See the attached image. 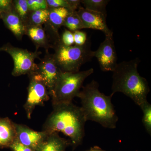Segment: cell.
Returning a JSON list of instances; mask_svg holds the SVG:
<instances>
[{"mask_svg":"<svg viewBox=\"0 0 151 151\" xmlns=\"http://www.w3.org/2000/svg\"><path fill=\"white\" fill-rule=\"evenodd\" d=\"M94 57L97 58L102 71L113 72L118 63L113 34L105 36V40L94 51Z\"/></svg>","mask_w":151,"mask_h":151,"instance_id":"obj_8","label":"cell"},{"mask_svg":"<svg viewBox=\"0 0 151 151\" xmlns=\"http://www.w3.org/2000/svg\"><path fill=\"white\" fill-rule=\"evenodd\" d=\"M70 140L61 137L58 133H49L35 151H65Z\"/></svg>","mask_w":151,"mask_h":151,"instance_id":"obj_13","label":"cell"},{"mask_svg":"<svg viewBox=\"0 0 151 151\" xmlns=\"http://www.w3.org/2000/svg\"><path fill=\"white\" fill-rule=\"evenodd\" d=\"M26 34L27 35L37 47H45L46 45V35L41 26L27 27Z\"/></svg>","mask_w":151,"mask_h":151,"instance_id":"obj_16","label":"cell"},{"mask_svg":"<svg viewBox=\"0 0 151 151\" xmlns=\"http://www.w3.org/2000/svg\"><path fill=\"white\" fill-rule=\"evenodd\" d=\"M76 12L85 29L101 31L105 36L113 34V32L108 27L106 17L103 14L89 10L81 6Z\"/></svg>","mask_w":151,"mask_h":151,"instance_id":"obj_10","label":"cell"},{"mask_svg":"<svg viewBox=\"0 0 151 151\" xmlns=\"http://www.w3.org/2000/svg\"><path fill=\"white\" fill-rule=\"evenodd\" d=\"M0 51L9 53L13 60L14 67L12 74L14 76L29 75L37 69V64L35 62V58L38 57L37 52H32L27 49L15 47L9 43L0 47Z\"/></svg>","mask_w":151,"mask_h":151,"instance_id":"obj_6","label":"cell"},{"mask_svg":"<svg viewBox=\"0 0 151 151\" xmlns=\"http://www.w3.org/2000/svg\"><path fill=\"white\" fill-rule=\"evenodd\" d=\"M29 76L30 80L27 98L24 107L28 119H30L35 107L42 106L50 97L48 89L40 76L35 73Z\"/></svg>","mask_w":151,"mask_h":151,"instance_id":"obj_7","label":"cell"},{"mask_svg":"<svg viewBox=\"0 0 151 151\" xmlns=\"http://www.w3.org/2000/svg\"><path fill=\"white\" fill-rule=\"evenodd\" d=\"M14 9L26 27L30 11L29 10L27 0L13 1Z\"/></svg>","mask_w":151,"mask_h":151,"instance_id":"obj_20","label":"cell"},{"mask_svg":"<svg viewBox=\"0 0 151 151\" xmlns=\"http://www.w3.org/2000/svg\"><path fill=\"white\" fill-rule=\"evenodd\" d=\"M93 72V68L77 72H62L50 97L52 105L72 102L81 91L85 79Z\"/></svg>","mask_w":151,"mask_h":151,"instance_id":"obj_5","label":"cell"},{"mask_svg":"<svg viewBox=\"0 0 151 151\" xmlns=\"http://www.w3.org/2000/svg\"><path fill=\"white\" fill-rule=\"evenodd\" d=\"M89 151H104L103 150H101V149H100V148L98 147H94L92 148L91 150H90Z\"/></svg>","mask_w":151,"mask_h":151,"instance_id":"obj_28","label":"cell"},{"mask_svg":"<svg viewBox=\"0 0 151 151\" xmlns=\"http://www.w3.org/2000/svg\"><path fill=\"white\" fill-rule=\"evenodd\" d=\"M63 26L67 28L68 30L72 32L85 29L83 23L76 11L69 12L65 19Z\"/></svg>","mask_w":151,"mask_h":151,"instance_id":"obj_19","label":"cell"},{"mask_svg":"<svg viewBox=\"0 0 151 151\" xmlns=\"http://www.w3.org/2000/svg\"><path fill=\"white\" fill-rule=\"evenodd\" d=\"M49 14V9L30 12L26 25V29L30 27L41 26L47 22Z\"/></svg>","mask_w":151,"mask_h":151,"instance_id":"obj_17","label":"cell"},{"mask_svg":"<svg viewBox=\"0 0 151 151\" xmlns=\"http://www.w3.org/2000/svg\"><path fill=\"white\" fill-rule=\"evenodd\" d=\"M49 14L47 22L51 29L58 37V29L63 25V22L70 11L65 8H49Z\"/></svg>","mask_w":151,"mask_h":151,"instance_id":"obj_15","label":"cell"},{"mask_svg":"<svg viewBox=\"0 0 151 151\" xmlns=\"http://www.w3.org/2000/svg\"><path fill=\"white\" fill-rule=\"evenodd\" d=\"M140 62L139 59L137 58L117 64L113 71L111 94L123 93L140 107L147 101L150 89L147 79L138 72Z\"/></svg>","mask_w":151,"mask_h":151,"instance_id":"obj_3","label":"cell"},{"mask_svg":"<svg viewBox=\"0 0 151 151\" xmlns=\"http://www.w3.org/2000/svg\"><path fill=\"white\" fill-rule=\"evenodd\" d=\"M99 86L94 80L82 86L77 97L81 100V108L86 121L97 122L108 129H115L119 118L111 101L113 95H105L99 90Z\"/></svg>","mask_w":151,"mask_h":151,"instance_id":"obj_2","label":"cell"},{"mask_svg":"<svg viewBox=\"0 0 151 151\" xmlns=\"http://www.w3.org/2000/svg\"><path fill=\"white\" fill-rule=\"evenodd\" d=\"M62 72L52 54H47L37 65V69L33 73H37L43 79L50 97Z\"/></svg>","mask_w":151,"mask_h":151,"instance_id":"obj_9","label":"cell"},{"mask_svg":"<svg viewBox=\"0 0 151 151\" xmlns=\"http://www.w3.org/2000/svg\"><path fill=\"white\" fill-rule=\"evenodd\" d=\"M9 148L12 151H33L31 149L20 143L17 139L11 145Z\"/></svg>","mask_w":151,"mask_h":151,"instance_id":"obj_26","label":"cell"},{"mask_svg":"<svg viewBox=\"0 0 151 151\" xmlns=\"http://www.w3.org/2000/svg\"><path fill=\"white\" fill-rule=\"evenodd\" d=\"M27 3L30 12L48 9L46 0H27Z\"/></svg>","mask_w":151,"mask_h":151,"instance_id":"obj_23","label":"cell"},{"mask_svg":"<svg viewBox=\"0 0 151 151\" xmlns=\"http://www.w3.org/2000/svg\"><path fill=\"white\" fill-rule=\"evenodd\" d=\"M109 2V0H81V4L84 8L103 14L107 17L106 6Z\"/></svg>","mask_w":151,"mask_h":151,"instance_id":"obj_18","label":"cell"},{"mask_svg":"<svg viewBox=\"0 0 151 151\" xmlns=\"http://www.w3.org/2000/svg\"><path fill=\"white\" fill-rule=\"evenodd\" d=\"M17 140L22 145L35 151L49 132L42 130L37 132L23 124L15 123Z\"/></svg>","mask_w":151,"mask_h":151,"instance_id":"obj_11","label":"cell"},{"mask_svg":"<svg viewBox=\"0 0 151 151\" xmlns=\"http://www.w3.org/2000/svg\"><path fill=\"white\" fill-rule=\"evenodd\" d=\"M16 139L15 123L8 117L0 118V149L9 148Z\"/></svg>","mask_w":151,"mask_h":151,"instance_id":"obj_14","label":"cell"},{"mask_svg":"<svg viewBox=\"0 0 151 151\" xmlns=\"http://www.w3.org/2000/svg\"><path fill=\"white\" fill-rule=\"evenodd\" d=\"M13 6V3L11 0H0V12H1L8 10Z\"/></svg>","mask_w":151,"mask_h":151,"instance_id":"obj_27","label":"cell"},{"mask_svg":"<svg viewBox=\"0 0 151 151\" xmlns=\"http://www.w3.org/2000/svg\"><path fill=\"white\" fill-rule=\"evenodd\" d=\"M60 42L65 46H72L74 42L73 32L68 30H65L63 33Z\"/></svg>","mask_w":151,"mask_h":151,"instance_id":"obj_25","label":"cell"},{"mask_svg":"<svg viewBox=\"0 0 151 151\" xmlns=\"http://www.w3.org/2000/svg\"><path fill=\"white\" fill-rule=\"evenodd\" d=\"M94 51L91 49L90 42L87 40L84 45L65 46L58 42L53 58L62 72H75L79 71L83 64L94 57Z\"/></svg>","mask_w":151,"mask_h":151,"instance_id":"obj_4","label":"cell"},{"mask_svg":"<svg viewBox=\"0 0 151 151\" xmlns=\"http://www.w3.org/2000/svg\"><path fill=\"white\" fill-rule=\"evenodd\" d=\"M53 110L43 126L49 133L61 132L70 139L74 146L80 145L84 136L86 118L81 107L72 102L52 105Z\"/></svg>","mask_w":151,"mask_h":151,"instance_id":"obj_1","label":"cell"},{"mask_svg":"<svg viewBox=\"0 0 151 151\" xmlns=\"http://www.w3.org/2000/svg\"><path fill=\"white\" fill-rule=\"evenodd\" d=\"M46 2L49 8H65L70 12H74L70 0H47Z\"/></svg>","mask_w":151,"mask_h":151,"instance_id":"obj_22","label":"cell"},{"mask_svg":"<svg viewBox=\"0 0 151 151\" xmlns=\"http://www.w3.org/2000/svg\"><path fill=\"white\" fill-rule=\"evenodd\" d=\"M0 18H1V12H0Z\"/></svg>","mask_w":151,"mask_h":151,"instance_id":"obj_29","label":"cell"},{"mask_svg":"<svg viewBox=\"0 0 151 151\" xmlns=\"http://www.w3.org/2000/svg\"><path fill=\"white\" fill-rule=\"evenodd\" d=\"M143 115L142 123L147 132L151 134V105L148 102H145L140 106Z\"/></svg>","mask_w":151,"mask_h":151,"instance_id":"obj_21","label":"cell"},{"mask_svg":"<svg viewBox=\"0 0 151 151\" xmlns=\"http://www.w3.org/2000/svg\"><path fill=\"white\" fill-rule=\"evenodd\" d=\"M73 32L75 45L82 46L86 43L87 40L86 33L80 30L76 31Z\"/></svg>","mask_w":151,"mask_h":151,"instance_id":"obj_24","label":"cell"},{"mask_svg":"<svg viewBox=\"0 0 151 151\" xmlns=\"http://www.w3.org/2000/svg\"><path fill=\"white\" fill-rule=\"evenodd\" d=\"M1 18L6 27L18 40H21L26 34V27L14 9V6L8 10L1 13Z\"/></svg>","mask_w":151,"mask_h":151,"instance_id":"obj_12","label":"cell"}]
</instances>
